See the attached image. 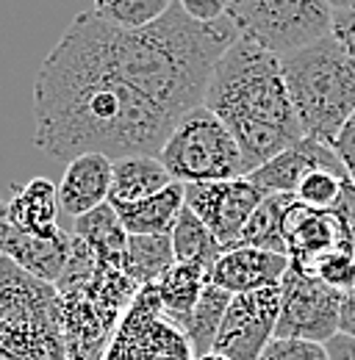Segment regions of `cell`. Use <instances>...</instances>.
Returning a JSON list of instances; mask_svg holds the SVG:
<instances>
[{
	"instance_id": "cell-30",
	"label": "cell",
	"mask_w": 355,
	"mask_h": 360,
	"mask_svg": "<svg viewBox=\"0 0 355 360\" xmlns=\"http://www.w3.org/2000/svg\"><path fill=\"white\" fill-rule=\"evenodd\" d=\"M333 17H330V37L339 42V47L350 56L355 64V0L344 3H330Z\"/></svg>"
},
{
	"instance_id": "cell-7",
	"label": "cell",
	"mask_w": 355,
	"mask_h": 360,
	"mask_svg": "<svg viewBox=\"0 0 355 360\" xmlns=\"http://www.w3.org/2000/svg\"><path fill=\"white\" fill-rule=\"evenodd\" d=\"M333 6L325 0H230L228 20L239 39L286 58L330 34Z\"/></svg>"
},
{
	"instance_id": "cell-13",
	"label": "cell",
	"mask_w": 355,
	"mask_h": 360,
	"mask_svg": "<svg viewBox=\"0 0 355 360\" xmlns=\"http://www.w3.org/2000/svg\"><path fill=\"white\" fill-rule=\"evenodd\" d=\"M316 169L336 172V175L347 178V172H344L342 161L336 158L333 147H328V144H322V141L306 136L294 147L283 150L280 155H275L272 161H266L264 167H259L256 172H250L247 180L264 197H272V194H289V197H294V191L303 183V178L311 175V172H316Z\"/></svg>"
},
{
	"instance_id": "cell-18",
	"label": "cell",
	"mask_w": 355,
	"mask_h": 360,
	"mask_svg": "<svg viewBox=\"0 0 355 360\" xmlns=\"http://www.w3.org/2000/svg\"><path fill=\"white\" fill-rule=\"evenodd\" d=\"M111 208L117 211L128 236H170L186 208V186L173 183L156 197L128 202V205H111Z\"/></svg>"
},
{
	"instance_id": "cell-12",
	"label": "cell",
	"mask_w": 355,
	"mask_h": 360,
	"mask_svg": "<svg viewBox=\"0 0 355 360\" xmlns=\"http://www.w3.org/2000/svg\"><path fill=\"white\" fill-rule=\"evenodd\" d=\"M286 252L294 269L309 271L316 261L333 252H355V241L344 217L333 211L309 208L303 202H292L283 217Z\"/></svg>"
},
{
	"instance_id": "cell-31",
	"label": "cell",
	"mask_w": 355,
	"mask_h": 360,
	"mask_svg": "<svg viewBox=\"0 0 355 360\" xmlns=\"http://www.w3.org/2000/svg\"><path fill=\"white\" fill-rule=\"evenodd\" d=\"M330 147H333L336 158L342 161V167H344L350 183H355V114L344 122V128L339 131L336 141H333Z\"/></svg>"
},
{
	"instance_id": "cell-3",
	"label": "cell",
	"mask_w": 355,
	"mask_h": 360,
	"mask_svg": "<svg viewBox=\"0 0 355 360\" xmlns=\"http://www.w3.org/2000/svg\"><path fill=\"white\" fill-rule=\"evenodd\" d=\"M64 314V341L70 360H103L123 316L139 297V285L123 266L94 258L81 238L73 236L70 264L56 283Z\"/></svg>"
},
{
	"instance_id": "cell-16",
	"label": "cell",
	"mask_w": 355,
	"mask_h": 360,
	"mask_svg": "<svg viewBox=\"0 0 355 360\" xmlns=\"http://www.w3.org/2000/svg\"><path fill=\"white\" fill-rule=\"evenodd\" d=\"M70 250H73V233L61 230L53 238H37L28 233H20L11 225L3 230V241H0V252L3 258L14 261L23 271H28L31 277L56 285L61 280V274L70 264Z\"/></svg>"
},
{
	"instance_id": "cell-35",
	"label": "cell",
	"mask_w": 355,
	"mask_h": 360,
	"mask_svg": "<svg viewBox=\"0 0 355 360\" xmlns=\"http://www.w3.org/2000/svg\"><path fill=\"white\" fill-rule=\"evenodd\" d=\"M325 347H328L330 360H355V338L336 335V338H330Z\"/></svg>"
},
{
	"instance_id": "cell-22",
	"label": "cell",
	"mask_w": 355,
	"mask_h": 360,
	"mask_svg": "<svg viewBox=\"0 0 355 360\" xmlns=\"http://www.w3.org/2000/svg\"><path fill=\"white\" fill-rule=\"evenodd\" d=\"M230 300H233V294H228V291H222V288L208 283L203 297H200V302L194 305V311L189 316H183L180 321H175L178 327L183 330V335L189 338L194 358H203V355L214 352V341L220 335L222 319H225Z\"/></svg>"
},
{
	"instance_id": "cell-27",
	"label": "cell",
	"mask_w": 355,
	"mask_h": 360,
	"mask_svg": "<svg viewBox=\"0 0 355 360\" xmlns=\"http://www.w3.org/2000/svg\"><path fill=\"white\" fill-rule=\"evenodd\" d=\"M347 178L336 175V172H325L316 169L303 178V183L294 191V200L309 205V208H319V211H333L342 200V188H344Z\"/></svg>"
},
{
	"instance_id": "cell-6",
	"label": "cell",
	"mask_w": 355,
	"mask_h": 360,
	"mask_svg": "<svg viewBox=\"0 0 355 360\" xmlns=\"http://www.w3.org/2000/svg\"><path fill=\"white\" fill-rule=\"evenodd\" d=\"M158 161L180 186L247 178L244 158L233 134L206 105L189 111L178 122L158 153Z\"/></svg>"
},
{
	"instance_id": "cell-9",
	"label": "cell",
	"mask_w": 355,
	"mask_h": 360,
	"mask_svg": "<svg viewBox=\"0 0 355 360\" xmlns=\"http://www.w3.org/2000/svg\"><path fill=\"white\" fill-rule=\"evenodd\" d=\"M344 294L328 288L322 280L289 266L280 283V316L275 338L328 344L339 335V314Z\"/></svg>"
},
{
	"instance_id": "cell-5",
	"label": "cell",
	"mask_w": 355,
	"mask_h": 360,
	"mask_svg": "<svg viewBox=\"0 0 355 360\" xmlns=\"http://www.w3.org/2000/svg\"><path fill=\"white\" fill-rule=\"evenodd\" d=\"M0 360H70L58 288L0 255Z\"/></svg>"
},
{
	"instance_id": "cell-29",
	"label": "cell",
	"mask_w": 355,
	"mask_h": 360,
	"mask_svg": "<svg viewBox=\"0 0 355 360\" xmlns=\"http://www.w3.org/2000/svg\"><path fill=\"white\" fill-rule=\"evenodd\" d=\"M261 360H330V355H328V347L325 344L275 338L264 349Z\"/></svg>"
},
{
	"instance_id": "cell-37",
	"label": "cell",
	"mask_w": 355,
	"mask_h": 360,
	"mask_svg": "<svg viewBox=\"0 0 355 360\" xmlns=\"http://www.w3.org/2000/svg\"><path fill=\"white\" fill-rule=\"evenodd\" d=\"M194 360H230V358H225V355H220V352H208V355H203V358H194Z\"/></svg>"
},
{
	"instance_id": "cell-24",
	"label": "cell",
	"mask_w": 355,
	"mask_h": 360,
	"mask_svg": "<svg viewBox=\"0 0 355 360\" xmlns=\"http://www.w3.org/2000/svg\"><path fill=\"white\" fill-rule=\"evenodd\" d=\"M292 202H294V197H289V194L264 197V202L256 208V214L250 217V222L242 230L239 247H256V250H264V252L289 255L286 252V238H283V217H286V208Z\"/></svg>"
},
{
	"instance_id": "cell-11",
	"label": "cell",
	"mask_w": 355,
	"mask_h": 360,
	"mask_svg": "<svg viewBox=\"0 0 355 360\" xmlns=\"http://www.w3.org/2000/svg\"><path fill=\"white\" fill-rule=\"evenodd\" d=\"M264 202V194L247 178L186 186V208L214 233L225 250L239 247L242 230Z\"/></svg>"
},
{
	"instance_id": "cell-23",
	"label": "cell",
	"mask_w": 355,
	"mask_h": 360,
	"mask_svg": "<svg viewBox=\"0 0 355 360\" xmlns=\"http://www.w3.org/2000/svg\"><path fill=\"white\" fill-rule=\"evenodd\" d=\"M175 266V250L170 236H128L123 269L139 288L156 285L158 277Z\"/></svg>"
},
{
	"instance_id": "cell-20",
	"label": "cell",
	"mask_w": 355,
	"mask_h": 360,
	"mask_svg": "<svg viewBox=\"0 0 355 360\" xmlns=\"http://www.w3.org/2000/svg\"><path fill=\"white\" fill-rule=\"evenodd\" d=\"M73 236L87 244L97 261L111 264V266H123L125 247H128V230L123 227L117 211L108 202L94 208L87 217L75 219Z\"/></svg>"
},
{
	"instance_id": "cell-4",
	"label": "cell",
	"mask_w": 355,
	"mask_h": 360,
	"mask_svg": "<svg viewBox=\"0 0 355 360\" xmlns=\"http://www.w3.org/2000/svg\"><path fill=\"white\" fill-rule=\"evenodd\" d=\"M286 89L309 139L333 144L355 114V64L328 34L311 47L280 58Z\"/></svg>"
},
{
	"instance_id": "cell-32",
	"label": "cell",
	"mask_w": 355,
	"mask_h": 360,
	"mask_svg": "<svg viewBox=\"0 0 355 360\" xmlns=\"http://www.w3.org/2000/svg\"><path fill=\"white\" fill-rule=\"evenodd\" d=\"M180 6L197 22H220L228 17V3L222 0H180Z\"/></svg>"
},
{
	"instance_id": "cell-33",
	"label": "cell",
	"mask_w": 355,
	"mask_h": 360,
	"mask_svg": "<svg viewBox=\"0 0 355 360\" xmlns=\"http://www.w3.org/2000/svg\"><path fill=\"white\" fill-rule=\"evenodd\" d=\"M336 211L344 217V222L350 227V233H353V241H355V183H344V188H342V200H339V205H336Z\"/></svg>"
},
{
	"instance_id": "cell-28",
	"label": "cell",
	"mask_w": 355,
	"mask_h": 360,
	"mask_svg": "<svg viewBox=\"0 0 355 360\" xmlns=\"http://www.w3.org/2000/svg\"><path fill=\"white\" fill-rule=\"evenodd\" d=\"M316 280H322L328 288L339 294L355 291V252H333L322 261H316L309 269Z\"/></svg>"
},
{
	"instance_id": "cell-26",
	"label": "cell",
	"mask_w": 355,
	"mask_h": 360,
	"mask_svg": "<svg viewBox=\"0 0 355 360\" xmlns=\"http://www.w3.org/2000/svg\"><path fill=\"white\" fill-rule=\"evenodd\" d=\"M92 8L120 28L139 31V28L156 22L170 8V0H100Z\"/></svg>"
},
{
	"instance_id": "cell-25",
	"label": "cell",
	"mask_w": 355,
	"mask_h": 360,
	"mask_svg": "<svg viewBox=\"0 0 355 360\" xmlns=\"http://www.w3.org/2000/svg\"><path fill=\"white\" fill-rule=\"evenodd\" d=\"M170 238H173V250H175V264H200V266L211 271V266L228 252L214 238V233L203 225L189 208H183Z\"/></svg>"
},
{
	"instance_id": "cell-2",
	"label": "cell",
	"mask_w": 355,
	"mask_h": 360,
	"mask_svg": "<svg viewBox=\"0 0 355 360\" xmlns=\"http://www.w3.org/2000/svg\"><path fill=\"white\" fill-rule=\"evenodd\" d=\"M203 105L233 134L247 175L306 139L280 58L244 39H236L214 67Z\"/></svg>"
},
{
	"instance_id": "cell-15",
	"label": "cell",
	"mask_w": 355,
	"mask_h": 360,
	"mask_svg": "<svg viewBox=\"0 0 355 360\" xmlns=\"http://www.w3.org/2000/svg\"><path fill=\"white\" fill-rule=\"evenodd\" d=\"M114 183V161L100 153L78 155L67 164L58 183V208L70 219H81L106 205Z\"/></svg>"
},
{
	"instance_id": "cell-8",
	"label": "cell",
	"mask_w": 355,
	"mask_h": 360,
	"mask_svg": "<svg viewBox=\"0 0 355 360\" xmlns=\"http://www.w3.org/2000/svg\"><path fill=\"white\" fill-rule=\"evenodd\" d=\"M103 360H194V352L183 330L167 319L156 285H144Z\"/></svg>"
},
{
	"instance_id": "cell-1",
	"label": "cell",
	"mask_w": 355,
	"mask_h": 360,
	"mask_svg": "<svg viewBox=\"0 0 355 360\" xmlns=\"http://www.w3.org/2000/svg\"><path fill=\"white\" fill-rule=\"evenodd\" d=\"M239 39L225 17L192 20L180 0L128 31L81 11L34 84V141L44 155H158L175 125L206 103L214 67Z\"/></svg>"
},
{
	"instance_id": "cell-21",
	"label": "cell",
	"mask_w": 355,
	"mask_h": 360,
	"mask_svg": "<svg viewBox=\"0 0 355 360\" xmlns=\"http://www.w3.org/2000/svg\"><path fill=\"white\" fill-rule=\"evenodd\" d=\"M206 285H208V269L200 264H175L173 269L164 271L156 283V294L167 319L180 321L183 316L192 314Z\"/></svg>"
},
{
	"instance_id": "cell-14",
	"label": "cell",
	"mask_w": 355,
	"mask_h": 360,
	"mask_svg": "<svg viewBox=\"0 0 355 360\" xmlns=\"http://www.w3.org/2000/svg\"><path fill=\"white\" fill-rule=\"evenodd\" d=\"M292 266L289 255L264 252L256 247H233L208 271V283L228 294H253L283 283Z\"/></svg>"
},
{
	"instance_id": "cell-36",
	"label": "cell",
	"mask_w": 355,
	"mask_h": 360,
	"mask_svg": "<svg viewBox=\"0 0 355 360\" xmlns=\"http://www.w3.org/2000/svg\"><path fill=\"white\" fill-rule=\"evenodd\" d=\"M6 225H8V219H6V202L0 200V241H3V230H6ZM3 255V252H0Z\"/></svg>"
},
{
	"instance_id": "cell-17",
	"label": "cell",
	"mask_w": 355,
	"mask_h": 360,
	"mask_svg": "<svg viewBox=\"0 0 355 360\" xmlns=\"http://www.w3.org/2000/svg\"><path fill=\"white\" fill-rule=\"evenodd\" d=\"M58 211V186H53L47 178H31L25 186H14L11 197L6 200L8 225L37 238H53L61 233L56 222Z\"/></svg>"
},
{
	"instance_id": "cell-34",
	"label": "cell",
	"mask_w": 355,
	"mask_h": 360,
	"mask_svg": "<svg viewBox=\"0 0 355 360\" xmlns=\"http://www.w3.org/2000/svg\"><path fill=\"white\" fill-rule=\"evenodd\" d=\"M339 335L355 338V291L344 294V300H342V314H339Z\"/></svg>"
},
{
	"instance_id": "cell-19",
	"label": "cell",
	"mask_w": 355,
	"mask_h": 360,
	"mask_svg": "<svg viewBox=\"0 0 355 360\" xmlns=\"http://www.w3.org/2000/svg\"><path fill=\"white\" fill-rule=\"evenodd\" d=\"M175 180L158 155H128L114 161V183H111V205H128L147 197L161 194Z\"/></svg>"
},
{
	"instance_id": "cell-10",
	"label": "cell",
	"mask_w": 355,
	"mask_h": 360,
	"mask_svg": "<svg viewBox=\"0 0 355 360\" xmlns=\"http://www.w3.org/2000/svg\"><path fill=\"white\" fill-rule=\"evenodd\" d=\"M280 316V285L253 294H236L225 311L214 352L230 360H261L264 349L275 341Z\"/></svg>"
}]
</instances>
